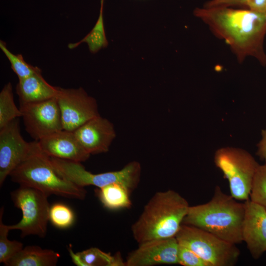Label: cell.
<instances>
[{
    "mask_svg": "<svg viewBox=\"0 0 266 266\" xmlns=\"http://www.w3.org/2000/svg\"><path fill=\"white\" fill-rule=\"evenodd\" d=\"M194 14L208 27L215 36L225 41L239 63L252 57L266 66L264 47L266 11L226 6L203 7L196 8Z\"/></svg>",
    "mask_w": 266,
    "mask_h": 266,
    "instance_id": "1",
    "label": "cell"
},
{
    "mask_svg": "<svg viewBox=\"0 0 266 266\" xmlns=\"http://www.w3.org/2000/svg\"><path fill=\"white\" fill-rule=\"evenodd\" d=\"M238 201L216 186L208 202L190 206L182 224L197 227L235 244L241 243L245 205Z\"/></svg>",
    "mask_w": 266,
    "mask_h": 266,
    "instance_id": "2",
    "label": "cell"
},
{
    "mask_svg": "<svg viewBox=\"0 0 266 266\" xmlns=\"http://www.w3.org/2000/svg\"><path fill=\"white\" fill-rule=\"evenodd\" d=\"M190 205L172 190L156 193L145 204L131 230L138 243L175 237L186 216Z\"/></svg>",
    "mask_w": 266,
    "mask_h": 266,
    "instance_id": "3",
    "label": "cell"
},
{
    "mask_svg": "<svg viewBox=\"0 0 266 266\" xmlns=\"http://www.w3.org/2000/svg\"><path fill=\"white\" fill-rule=\"evenodd\" d=\"M9 176L20 186L35 188L48 196L55 195L82 200L86 196L84 187L67 181L56 172L50 157L42 150L36 140L31 142L28 155Z\"/></svg>",
    "mask_w": 266,
    "mask_h": 266,
    "instance_id": "4",
    "label": "cell"
},
{
    "mask_svg": "<svg viewBox=\"0 0 266 266\" xmlns=\"http://www.w3.org/2000/svg\"><path fill=\"white\" fill-rule=\"evenodd\" d=\"M52 166L64 179L82 187L93 185L101 188L119 183L126 187L131 192L138 185L141 167L139 163L133 161L117 171L95 174L87 170L79 162L50 157Z\"/></svg>",
    "mask_w": 266,
    "mask_h": 266,
    "instance_id": "5",
    "label": "cell"
},
{
    "mask_svg": "<svg viewBox=\"0 0 266 266\" xmlns=\"http://www.w3.org/2000/svg\"><path fill=\"white\" fill-rule=\"evenodd\" d=\"M214 161L228 181L231 195L238 201L249 199L259 165L254 157L243 149L227 146L216 150Z\"/></svg>",
    "mask_w": 266,
    "mask_h": 266,
    "instance_id": "6",
    "label": "cell"
},
{
    "mask_svg": "<svg viewBox=\"0 0 266 266\" xmlns=\"http://www.w3.org/2000/svg\"><path fill=\"white\" fill-rule=\"evenodd\" d=\"M175 237L210 266H233L240 256L236 244L194 226L182 224Z\"/></svg>",
    "mask_w": 266,
    "mask_h": 266,
    "instance_id": "7",
    "label": "cell"
},
{
    "mask_svg": "<svg viewBox=\"0 0 266 266\" xmlns=\"http://www.w3.org/2000/svg\"><path fill=\"white\" fill-rule=\"evenodd\" d=\"M10 197L14 206L21 210L22 218L18 223L8 225L10 231L19 230L22 238L30 235L45 237L49 221V196L35 188L20 186Z\"/></svg>",
    "mask_w": 266,
    "mask_h": 266,
    "instance_id": "8",
    "label": "cell"
},
{
    "mask_svg": "<svg viewBox=\"0 0 266 266\" xmlns=\"http://www.w3.org/2000/svg\"><path fill=\"white\" fill-rule=\"evenodd\" d=\"M56 99L64 130L73 132L90 119L100 115L97 101L82 88L58 87Z\"/></svg>",
    "mask_w": 266,
    "mask_h": 266,
    "instance_id": "9",
    "label": "cell"
},
{
    "mask_svg": "<svg viewBox=\"0 0 266 266\" xmlns=\"http://www.w3.org/2000/svg\"><path fill=\"white\" fill-rule=\"evenodd\" d=\"M25 130L34 140L38 141L64 130L56 98L32 103H20Z\"/></svg>",
    "mask_w": 266,
    "mask_h": 266,
    "instance_id": "10",
    "label": "cell"
},
{
    "mask_svg": "<svg viewBox=\"0 0 266 266\" xmlns=\"http://www.w3.org/2000/svg\"><path fill=\"white\" fill-rule=\"evenodd\" d=\"M18 118L0 129V186L30 152L31 142H27L22 137Z\"/></svg>",
    "mask_w": 266,
    "mask_h": 266,
    "instance_id": "11",
    "label": "cell"
},
{
    "mask_svg": "<svg viewBox=\"0 0 266 266\" xmlns=\"http://www.w3.org/2000/svg\"><path fill=\"white\" fill-rule=\"evenodd\" d=\"M178 248L175 236L146 241L129 254L125 266L179 264Z\"/></svg>",
    "mask_w": 266,
    "mask_h": 266,
    "instance_id": "12",
    "label": "cell"
},
{
    "mask_svg": "<svg viewBox=\"0 0 266 266\" xmlns=\"http://www.w3.org/2000/svg\"><path fill=\"white\" fill-rule=\"evenodd\" d=\"M244 202L242 240L252 257L257 260L266 252V210L250 199Z\"/></svg>",
    "mask_w": 266,
    "mask_h": 266,
    "instance_id": "13",
    "label": "cell"
},
{
    "mask_svg": "<svg viewBox=\"0 0 266 266\" xmlns=\"http://www.w3.org/2000/svg\"><path fill=\"white\" fill-rule=\"evenodd\" d=\"M73 132L90 155L108 152L116 137L113 124L100 115L90 119Z\"/></svg>",
    "mask_w": 266,
    "mask_h": 266,
    "instance_id": "14",
    "label": "cell"
},
{
    "mask_svg": "<svg viewBox=\"0 0 266 266\" xmlns=\"http://www.w3.org/2000/svg\"><path fill=\"white\" fill-rule=\"evenodd\" d=\"M37 141L42 150L50 157L81 163L91 155L73 132L62 130Z\"/></svg>",
    "mask_w": 266,
    "mask_h": 266,
    "instance_id": "15",
    "label": "cell"
},
{
    "mask_svg": "<svg viewBox=\"0 0 266 266\" xmlns=\"http://www.w3.org/2000/svg\"><path fill=\"white\" fill-rule=\"evenodd\" d=\"M18 80L16 91L20 103L39 102L56 97L58 87L49 84L41 71Z\"/></svg>",
    "mask_w": 266,
    "mask_h": 266,
    "instance_id": "16",
    "label": "cell"
},
{
    "mask_svg": "<svg viewBox=\"0 0 266 266\" xmlns=\"http://www.w3.org/2000/svg\"><path fill=\"white\" fill-rule=\"evenodd\" d=\"M60 258L54 250L30 245L23 248L10 259L6 266H55Z\"/></svg>",
    "mask_w": 266,
    "mask_h": 266,
    "instance_id": "17",
    "label": "cell"
},
{
    "mask_svg": "<svg viewBox=\"0 0 266 266\" xmlns=\"http://www.w3.org/2000/svg\"><path fill=\"white\" fill-rule=\"evenodd\" d=\"M131 192L125 186L119 183L111 184L97 190L99 198L103 206L111 210L130 207Z\"/></svg>",
    "mask_w": 266,
    "mask_h": 266,
    "instance_id": "18",
    "label": "cell"
},
{
    "mask_svg": "<svg viewBox=\"0 0 266 266\" xmlns=\"http://www.w3.org/2000/svg\"><path fill=\"white\" fill-rule=\"evenodd\" d=\"M103 5H100L99 16L91 31L80 41L69 43V49L77 47L81 43L87 44L91 53L95 54L102 48L107 46L108 43L106 39L103 18Z\"/></svg>",
    "mask_w": 266,
    "mask_h": 266,
    "instance_id": "19",
    "label": "cell"
},
{
    "mask_svg": "<svg viewBox=\"0 0 266 266\" xmlns=\"http://www.w3.org/2000/svg\"><path fill=\"white\" fill-rule=\"evenodd\" d=\"M84 266H125L119 253L112 256L98 248H90L77 252Z\"/></svg>",
    "mask_w": 266,
    "mask_h": 266,
    "instance_id": "20",
    "label": "cell"
},
{
    "mask_svg": "<svg viewBox=\"0 0 266 266\" xmlns=\"http://www.w3.org/2000/svg\"><path fill=\"white\" fill-rule=\"evenodd\" d=\"M21 117L20 108L14 102L11 83L8 82L0 92V129Z\"/></svg>",
    "mask_w": 266,
    "mask_h": 266,
    "instance_id": "21",
    "label": "cell"
},
{
    "mask_svg": "<svg viewBox=\"0 0 266 266\" xmlns=\"http://www.w3.org/2000/svg\"><path fill=\"white\" fill-rule=\"evenodd\" d=\"M3 210V207L0 209V263L5 266L24 247L22 242L8 239L7 236L10 230L8 225L4 224L2 221Z\"/></svg>",
    "mask_w": 266,
    "mask_h": 266,
    "instance_id": "22",
    "label": "cell"
},
{
    "mask_svg": "<svg viewBox=\"0 0 266 266\" xmlns=\"http://www.w3.org/2000/svg\"><path fill=\"white\" fill-rule=\"evenodd\" d=\"M0 48L8 59L13 71L18 76V79L29 77L35 73L41 71L37 66H34L27 63L22 55L14 54L7 48L3 41H0Z\"/></svg>",
    "mask_w": 266,
    "mask_h": 266,
    "instance_id": "23",
    "label": "cell"
},
{
    "mask_svg": "<svg viewBox=\"0 0 266 266\" xmlns=\"http://www.w3.org/2000/svg\"><path fill=\"white\" fill-rule=\"evenodd\" d=\"M249 199L266 210V163L259 165L257 169Z\"/></svg>",
    "mask_w": 266,
    "mask_h": 266,
    "instance_id": "24",
    "label": "cell"
},
{
    "mask_svg": "<svg viewBox=\"0 0 266 266\" xmlns=\"http://www.w3.org/2000/svg\"><path fill=\"white\" fill-rule=\"evenodd\" d=\"M74 220V212L66 204L56 203L50 206L49 221L56 227L62 229L69 228Z\"/></svg>",
    "mask_w": 266,
    "mask_h": 266,
    "instance_id": "25",
    "label": "cell"
},
{
    "mask_svg": "<svg viewBox=\"0 0 266 266\" xmlns=\"http://www.w3.org/2000/svg\"><path fill=\"white\" fill-rule=\"evenodd\" d=\"M178 258L179 265L183 266H210L192 250L179 244Z\"/></svg>",
    "mask_w": 266,
    "mask_h": 266,
    "instance_id": "26",
    "label": "cell"
},
{
    "mask_svg": "<svg viewBox=\"0 0 266 266\" xmlns=\"http://www.w3.org/2000/svg\"><path fill=\"white\" fill-rule=\"evenodd\" d=\"M244 4V0H211L206 2L203 7H230L234 5L243 6Z\"/></svg>",
    "mask_w": 266,
    "mask_h": 266,
    "instance_id": "27",
    "label": "cell"
},
{
    "mask_svg": "<svg viewBox=\"0 0 266 266\" xmlns=\"http://www.w3.org/2000/svg\"><path fill=\"white\" fill-rule=\"evenodd\" d=\"M244 6L249 9L258 12L266 11V0H244Z\"/></svg>",
    "mask_w": 266,
    "mask_h": 266,
    "instance_id": "28",
    "label": "cell"
},
{
    "mask_svg": "<svg viewBox=\"0 0 266 266\" xmlns=\"http://www.w3.org/2000/svg\"><path fill=\"white\" fill-rule=\"evenodd\" d=\"M257 155L266 163V128L261 132V139L257 144Z\"/></svg>",
    "mask_w": 266,
    "mask_h": 266,
    "instance_id": "29",
    "label": "cell"
},
{
    "mask_svg": "<svg viewBox=\"0 0 266 266\" xmlns=\"http://www.w3.org/2000/svg\"><path fill=\"white\" fill-rule=\"evenodd\" d=\"M68 252L71 258L72 261L75 265L78 266H84V265L79 255L77 254V253H74L71 247L68 248Z\"/></svg>",
    "mask_w": 266,
    "mask_h": 266,
    "instance_id": "30",
    "label": "cell"
},
{
    "mask_svg": "<svg viewBox=\"0 0 266 266\" xmlns=\"http://www.w3.org/2000/svg\"><path fill=\"white\" fill-rule=\"evenodd\" d=\"M103 1H104V0H101L100 5H103Z\"/></svg>",
    "mask_w": 266,
    "mask_h": 266,
    "instance_id": "31",
    "label": "cell"
}]
</instances>
